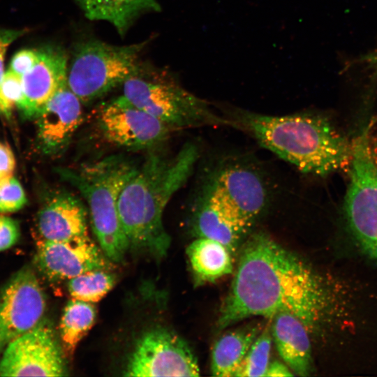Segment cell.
<instances>
[{
	"label": "cell",
	"mask_w": 377,
	"mask_h": 377,
	"mask_svg": "<svg viewBox=\"0 0 377 377\" xmlns=\"http://www.w3.org/2000/svg\"><path fill=\"white\" fill-rule=\"evenodd\" d=\"M123 96L133 105L174 130L200 126H231L233 120L217 115L204 100L172 82H151L139 77L126 81Z\"/></svg>",
	"instance_id": "52a82bcc"
},
{
	"label": "cell",
	"mask_w": 377,
	"mask_h": 377,
	"mask_svg": "<svg viewBox=\"0 0 377 377\" xmlns=\"http://www.w3.org/2000/svg\"><path fill=\"white\" fill-rule=\"evenodd\" d=\"M90 20H102L112 24L124 35L141 14L159 11L157 0H74Z\"/></svg>",
	"instance_id": "ffe728a7"
},
{
	"label": "cell",
	"mask_w": 377,
	"mask_h": 377,
	"mask_svg": "<svg viewBox=\"0 0 377 377\" xmlns=\"http://www.w3.org/2000/svg\"><path fill=\"white\" fill-rule=\"evenodd\" d=\"M38 59V50L24 49L14 54L9 70L21 75L26 74Z\"/></svg>",
	"instance_id": "83f0119b"
},
{
	"label": "cell",
	"mask_w": 377,
	"mask_h": 377,
	"mask_svg": "<svg viewBox=\"0 0 377 377\" xmlns=\"http://www.w3.org/2000/svg\"><path fill=\"white\" fill-rule=\"evenodd\" d=\"M36 247V266L52 281L70 279L107 267L101 251L88 236L66 241L40 239Z\"/></svg>",
	"instance_id": "7c38bea8"
},
{
	"label": "cell",
	"mask_w": 377,
	"mask_h": 377,
	"mask_svg": "<svg viewBox=\"0 0 377 377\" xmlns=\"http://www.w3.org/2000/svg\"><path fill=\"white\" fill-rule=\"evenodd\" d=\"M272 320V339L281 357L295 374L309 376L312 355L309 332L306 326L288 312L276 314Z\"/></svg>",
	"instance_id": "ac0fdd59"
},
{
	"label": "cell",
	"mask_w": 377,
	"mask_h": 377,
	"mask_svg": "<svg viewBox=\"0 0 377 377\" xmlns=\"http://www.w3.org/2000/svg\"><path fill=\"white\" fill-rule=\"evenodd\" d=\"M0 93L5 108V116H10L15 106L18 107L24 97L22 77L10 70L4 73Z\"/></svg>",
	"instance_id": "484cf974"
},
{
	"label": "cell",
	"mask_w": 377,
	"mask_h": 377,
	"mask_svg": "<svg viewBox=\"0 0 377 377\" xmlns=\"http://www.w3.org/2000/svg\"><path fill=\"white\" fill-rule=\"evenodd\" d=\"M45 308V296L35 273L29 267L15 272L0 288V353L38 325Z\"/></svg>",
	"instance_id": "30bf717a"
},
{
	"label": "cell",
	"mask_w": 377,
	"mask_h": 377,
	"mask_svg": "<svg viewBox=\"0 0 377 377\" xmlns=\"http://www.w3.org/2000/svg\"><path fill=\"white\" fill-rule=\"evenodd\" d=\"M147 43L119 46L96 40L80 43L68 68V87L87 103L139 77V57Z\"/></svg>",
	"instance_id": "5b68a950"
},
{
	"label": "cell",
	"mask_w": 377,
	"mask_h": 377,
	"mask_svg": "<svg viewBox=\"0 0 377 377\" xmlns=\"http://www.w3.org/2000/svg\"><path fill=\"white\" fill-rule=\"evenodd\" d=\"M359 61L367 64L369 68L374 70V73L377 75V51L361 57Z\"/></svg>",
	"instance_id": "1f68e13d"
},
{
	"label": "cell",
	"mask_w": 377,
	"mask_h": 377,
	"mask_svg": "<svg viewBox=\"0 0 377 377\" xmlns=\"http://www.w3.org/2000/svg\"><path fill=\"white\" fill-rule=\"evenodd\" d=\"M98 123L108 142L131 150L154 148L175 131L133 105L123 95L101 109Z\"/></svg>",
	"instance_id": "8fae6325"
},
{
	"label": "cell",
	"mask_w": 377,
	"mask_h": 377,
	"mask_svg": "<svg viewBox=\"0 0 377 377\" xmlns=\"http://www.w3.org/2000/svg\"><path fill=\"white\" fill-rule=\"evenodd\" d=\"M285 363L275 360L269 362L265 376L269 377H284L293 376L294 374Z\"/></svg>",
	"instance_id": "4dcf8cb0"
},
{
	"label": "cell",
	"mask_w": 377,
	"mask_h": 377,
	"mask_svg": "<svg viewBox=\"0 0 377 377\" xmlns=\"http://www.w3.org/2000/svg\"><path fill=\"white\" fill-rule=\"evenodd\" d=\"M186 254L197 285L214 282L233 271L232 254L214 239L198 237L187 246Z\"/></svg>",
	"instance_id": "d6986e66"
},
{
	"label": "cell",
	"mask_w": 377,
	"mask_h": 377,
	"mask_svg": "<svg viewBox=\"0 0 377 377\" xmlns=\"http://www.w3.org/2000/svg\"><path fill=\"white\" fill-rule=\"evenodd\" d=\"M250 230L265 210L267 193L260 175L242 165L220 170L209 184Z\"/></svg>",
	"instance_id": "5bb4252c"
},
{
	"label": "cell",
	"mask_w": 377,
	"mask_h": 377,
	"mask_svg": "<svg viewBox=\"0 0 377 377\" xmlns=\"http://www.w3.org/2000/svg\"><path fill=\"white\" fill-rule=\"evenodd\" d=\"M193 233L226 246L233 255L249 229L236 212L209 185L191 216Z\"/></svg>",
	"instance_id": "2e32d148"
},
{
	"label": "cell",
	"mask_w": 377,
	"mask_h": 377,
	"mask_svg": "<svg viewBox=\"0 0 377 377\" xmlns=\"http://www.w3.org/2000/svg\"><path fill=\"white\" fill-rule=\"evenodd\" d=\"M233 121L262 147L303 173L325 177L349 170L352 142L324 116H270L239 111Z\"/></svg>",
	"instance_id": "3957f363"
},
{
	"label": "cell",
	"mask_w": 377,
	"mask_h": 377,
	"mask_svg": "<svg viewBox=\"0 0 377 377\" xmlns=\"http://www.w3.org/2000/svg\"><path fill=\"white\" fill-rule=\"evenodd\" d=\"M82 103L68 84L39 110L34 119L41 151L47 156L64 151L82 123Z\"/></svg>",
	"instance_id": "4fadbf2b"
},
{
	"label": "cell",
	"mask_w": 377,
	"mask_h": 377,
	"mask_svg": "<svg viewBox=\"0 0 377 377\" xmlns=\"http://www.w3.org/2000/svg\"><path fill=\"white\" fill-rule=\"evenodd\" d=\"M36 229L46 241H66L88 236L87 211L75 195L59 192L50 198L39 210Z\"/></svg>",
	"instance_id": "e0dca14e"
},
{
	"label": "cell",
	"mask_w": 377,
	"mask_h": 377,
	"mask_svg": "<svg viewBox=\"0 0 377 377\" xmlns=\"http://www.w3.org/2000/svg\"><path fill=\"white\" fill-rule=\"evenodd\" d=\"M351 142L344 214L359 247L377 262V163L371 149L369 127H364Z\"/></svg>",
	"instance_id": "8992f818"
},
{
	"label": "cell",
	"mask_w": 377,
	"mask_h": 377,
	"mask_svg": "<svg viewBox=\"0 0 377 377\" xmlns=\"http://www.w3.org/2000/svg\"><path fill=\"white\" fill-rule=\"evenodd\" d=\"M272 339L270 330L266 327L251 346L235 377L265 376L270 362Z\"/></svg>",
	"instance_id": "cb8c5ba5"
},
{
	"label": "cell",
	"mask_w": 377,
	"mask_h": 377,
	"mask_svg": "<svg viewBox=\"0 0 377 377\" xmlns=\"http://www.w3.org/2000/svg\"><path fill=\"white\" fill-rule=\"evenodd\" d=\"M16 167L14 154L6 143L0 142V181L12 177Z\"/></svg>",
	"instance_id": "f546056e"
},
{
	"label": "cell",
	"mask_w": 377,
	"mask_h": 377,
	"mask_svg": "<svg viewBox=\"0 0 377 377\" xmlns=\"http://www.w3.org/2000/svg\"><path fill=\"white\" fill-rule=\"evenodd\" d=\"M198 359L188 343L162 327L149 330L137 341L128 358L125 376H199Z\"/></svg>",
	"instance_id": "ba28073f"
},
{
	"label": "cell",
	"mask_w": 377,
	"mask_h": 377,
	"mask_svg": "<svg viewBox=\"0 0 377 377\" xmlns=\"http://www.w3.org/2000/svg\"><path fill=\"white\" fill-rule=\"evenodd\" d=\"M138 167L124 156H110L77 168H58L60 177L86 200L98 244L110 260L121 262L130 248L118 211L122 188Z\"/></svg>",
	"instance_id": "277c9868"
},
{
	"label": "cell",
	"mask_w": 377,
	"mask_h": 377,
	"mask_svg": "<svg viewBox=\"0 0 377 377\" xmlns=\"http://www.w3.org/2000/svg\"><path fill=\"white\" fill-rule=\"evenodd\" d=\"M24 29H0V86L4 75L3 63L6 50L13 42L24 34ZM0 112L5 115V108L0 93Z\"/></svg>",
	"instance_id": "f1b7e54d"
},
{
	"label": "cell",
	"mask_w": 377,
	"mask_h": 377,
	"mask_svg": "<svg viewBox=\"0 0 377 377\" xmlns=\"http://www.w3.org/2000/svg\"><path fill=\"white\" fill-rule=\"evenodd\" d=\"M260 333L259 327L248 325L221 336L212 348V374L217 377H235L243 359Z\"/></svg>",
	"instance_id": "44dd1931"
},
{
	"label": "cell",
	"mask_w": 377,
	"mask_h": 377,
	"mask_svg": "<svg viewBox=\"0 0 377 377\" xmlns=\"http://www.w3.org/2000/svg\"><path fill=\"white\" fill-rule=\"evenodd\" d=\"M198 148L186 143L173 158L152 151L121 190L119 218L130 248L163 258L170 237L163 223V212L184 184L198 158Z\"/></svg>",
	"instance_id": "7a4b0ae2"
},
{
	"label": "cell",
	"mask_w": 377,
	"mask_h": 377,
	"mask_svg": "<svg viewBox=\"0 0 377 377\" xmlns=\"http://www.w3.org/2000/svg\"><path fill=\"white\" fill-rule=\"evenodd\" d=\"M68 57L58 47L38 50V59L22 76L24 97L17 107L25 118L34 119L39 110L64 86L68 76Z\"/></svg>",
	"instance_id": "9a60e30c"
},
{
	"label": "cell",
	"mask_w": 377,
	"mask_h": 377,
	"mask_svg": "<svg viewBox=\"0 0 377 377\" xmlns=\"http://www.w3.org/2000/svg\"><path fill=\"white\" fill-rule=\"evenodd\" d=\"M91 303L72 299L66 305L60 322V334L66 350L73 352L95 322Z\"/></svg>",
	"instance_id": "7402d4cb"
},
{
	"label": "cell",
	"mask_w": 377,
	"mask_h": 377,
	"mask_svg": "<svg viewBox=\"0 0 377 377\" xmlns=\"http://www.w3.org/2000/svg\"><path fill=\"white\" fill-rule=\"evenodd\" d=\"M27 201L20 182L14 177L0 181V212L12 213L22 209Z\"/></svg>",
	"instance_id": "d4e9b609"
},
{
	"label": "cell",
	"mask_w": 377,
	"mask_h": 377,
	"mask_svg": "<svg viewBox=\"0 0 377 377\" xmlns=\"http://www.w3.org/2000/svg\"><path fill=\"white\" fill-rule=\"evenodd\" d=\"M20 237L18 222L10 217L0 215V252L13 246Z\"/></svg>",
	"instance_id": "4316f807"
},
{
	"label": "cell",
	"mask_w": 377,
	"mask_h": 377,
	"mask_svg": "<svg viewBox=\"0 0 377 377\" xmlns=\"http://www.w3.org/2000/svg\"><path fill=\"white\" fill-rule=\"evenodd\" d=\"M114 283L112 274L105 269H96L68 279V290L72 298L93 303L101 300Z\"/></svg>",
	"instance_id": "603a6c76"
},
{
	"label": "cell",
	"mask_w": 377,
	"mask_h": 377,
	"mask_svg": "<svg viewBox=\"0 0 377 377\" xmlns=\"http://www.w3.org/2000/svg\"><path fill=\"white\" fill-rule=\"evenodd\" d=\"M66 366L52 328L41 321L3 350L0 376H63Z\"/></svg>",
	"instance_id": "9c48e42d"
},
{
	"label": "cell",
	"mask_w": 377,
	"mask_h": 377,
	"mask_svg": "<svg viewBox=\"0 0 377 377\" xmlns=\"http://www.w3.org/2000/svg\"><path fill=\"white\" fill-rule=\"evenodd\" d=\"M332 304L322 278L297 256L260 232L243 244L217 327L223 330L251 316L272 319L288 312L310 332L326 320Z\"/></svg>",
	"instance_id": "6da1fadb"
}]
</instances>
